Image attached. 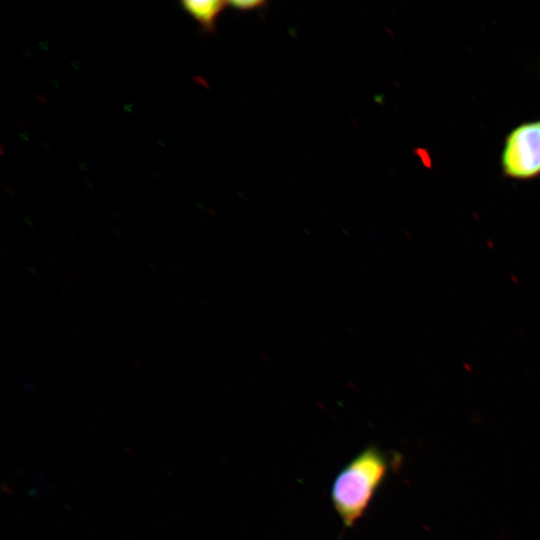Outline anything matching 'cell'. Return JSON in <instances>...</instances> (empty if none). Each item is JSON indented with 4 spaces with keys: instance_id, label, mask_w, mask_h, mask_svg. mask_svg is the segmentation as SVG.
<instances>
[{
    "instance_id": "6da1fadb",
    "label": "cell",
    "mask_w": 540,
    "mask_h": 540,
    "mask_svg": "<svg viewBox=\"0 0 540 540\" xmlns=\"http://www.w3.org/2000/svg\"><path fill=\"white\" fill-rule=\"evenodd\" d=\"M389 470L385 454L369 446L337 474L331 487L334 510L346 527H353L367 511Z\"/></svg>"
},
{
    "instance_id": "7a4b0ae2",
    "label": "cell",
    "mask_w": 540,
    "mask_h": 540,
    "mask_svg": "<svg viewBox=\"0 0 540 540\" xmlns=\"http://www.w3.org/2000/svg\"><path fill=\"white\" fill-rule=\"evenodd\" d=\"M505 176L527 180L540 175V120L525 122L507 135L501 155Z\"/></svg>"
},
{
    "instance_id": "3957f363",
    "label": "cell",
    "mask_w": 540,
    "mask_h": 540,
    "mask_svg": "<svg viewBox=\"0 0 540 540\" xmlns=\"http://www.w3.org/2000/svg\"><path fill=\"white\" fill-rule=\"evenodd\" d=\"M182 8L191 15L200 25L202 31L213 33L216 29V20L224 9L229 7L228 1H182Z\"/></svg>"
},
{
    "instance_id": "277c9868",
    "label": "cell",
    "mask_w": 540,
    "mask_h": 540,
    "mask_svg": "<svg viewBox=\"0 0 540 540\" xmlns=\"http://www.w3.org/2000/svg\"><path fill=\"white\" fill-rule=\"evenodd\" d=\"M229 7L238 11H251L255 9H261L266 5V1L263 0H235L228 1Z\"/></svg>"
}]
</instances>
